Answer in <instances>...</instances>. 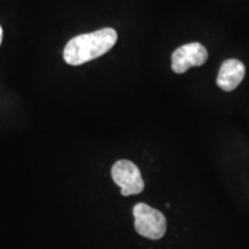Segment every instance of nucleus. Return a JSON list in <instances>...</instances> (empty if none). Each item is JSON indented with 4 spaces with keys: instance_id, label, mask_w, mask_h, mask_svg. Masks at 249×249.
Wrapping results in <instances>:
<instances>
[{
    "instance_id": "1",
    "label": "nucleus",
    "mask_w": 249,
    "mask_h": 249,
    "mask_svg": "<svg viewBox=\"0 0 249 249\" xmlns=\"http://www.w3.org/2000/svg\"><path fill=\"white\" fill-rule=\"evenodd\" d=\"M117 39V31L112 28H103L93 33L75 36L67 43L64 50V59L73 66L86 64L110 51Z\"/></svg>"
},
{
    "instance_id": "2",
    "label": "nucleus",
    "mask_w": 249,
    "mask_h": 249,
    "mask_svg": "<svg viewBox=\"0 0 249 249\" xmlns=\"http://www.w3.org/2000/svg\"><path fill=\"white\" fill-rule=\"evenodd\" d=\"M133 214L135 218V230L140 235L150 240H158L165 235L166 218L160 210L145 203H139L134 207Z\"/></svg>"
},
{
    "instance_id": "3",
    "label": "nucleus",
    "mask_w": 249,
    "mask_h": 249,
    "mask_svg": "<svg viewBox=\"0 0 249 249\" xmlns=\"http://www.w3.org/2000/svg\"><path fill=\"white\" fill-rule=\"evenodd\" d=\"M112 179L121 188L124 196L136 195L144 189L141 172L139 167L130 160H118L111 170Z\"/></svg>"
},
{
    "instance_id": "4",
    "label": "nucleus",
    "mask_w": 249,
    "mask_h": 249,
    "mask_svg": "<svg viewBox=\"0 0 249 249\" xmlns=\"http://www.w3.org/2000/svg\"><path fill=\"white\" fill-rule=\"evenodd\" d=\"M208 59V51L201 43L194 42L180 46L172 54V71L182 74L191 67L202 66Z\"/></svg>"
},
{
    "instance_id": "5",
    "label": "nucleus",
    "mask_w": 249,
    "mask_h": 249,
    "mask_svg": "<svg viewBox=\"0 0 249 249\" xmlns=\"http://www.w3.org/2000/svg\"><path fill=\"white\" fill-rule=\"evenodd\" d=\"M246 67L240 60L227 59L220 66L217 76V86L224 91H232L244 80Z\"/></svg>"
},
{
    "instance_id": "6",
    "label": "nucleus",
    "mask_w": 249,
    "mask_h": 249,
    "mask_svg": "<svg viewBox=\"0 0 249 249\" xmlns=\"http://www.w3.org/2000/svg\"><path fill=\"white\" fill-rule=\"evenodd\" d=\"M1 40H2V28L0 27V44H1Z\"/></svg>"
}]
</instances>
